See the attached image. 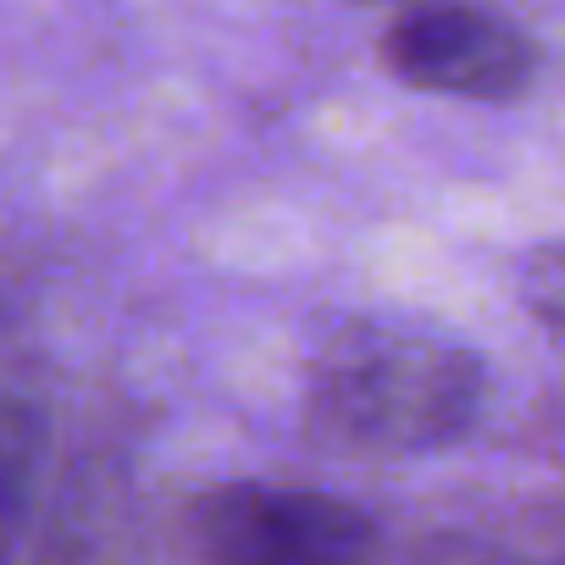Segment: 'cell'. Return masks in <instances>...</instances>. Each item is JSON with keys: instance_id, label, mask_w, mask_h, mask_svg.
<instances>
[{"instance_id": "obj_4", "label": "cell", "mask_w": 565, "mask_h": 565, "mask_svg": "<svg viewBox=\"0 0 565 565\" xmlns=\"http://www.w3.org/2000/svg\"><path fill=\"white\" fill-rule=\"evenodd\" d=\"M521 306L537 328H548L554 339H565V238L554 244H537L526 255V271H521Z\"/></svg>"}, {"instance_id": "obj_1", "label": "cell", "mask_w": 565, "mask_h": 565, "mask_svg": "<svg viewBox=\"0 0 565 565\" xmlns=\"http://www.w3.org/2000/svg\"><path fill=\"white\" fill-rule=\"evenodd\" d=\"M482 388V361L460 344L355 328L306 377V433L317 449L350 460L433 455L471 433Z\"/></svg>"}, {"instance_id": "obj_2", "label": "cell", "mask_w": 565, "mask_h": 565, "mask_svg": "<svg viewBox=\"0 0 565 565\" xmlns=\"http://www.w3.org/2000/svg\"><path fill=\"white\" fill-rule=\"evenodd\" d=\"M189 537L200 554L233 565H339L372 554L377 526L339 493L227 482L194 499Z\"/></svg>"}, {"instance_id": "obj_3", "label": "cell", "mask_w": 565, "mask_h": 565, "mask_svg": "<svg viewBox=\"0 0 565 565\" xmlns=\"http://www.w3.org/2000/svg\"><path fill=\"white\" fill-rule=\"evenodd\" d=\"M383 67L405 89L455 100H515L537 73V40L471 0H427L383 34Z\"/></svg>"}]
</instances>
